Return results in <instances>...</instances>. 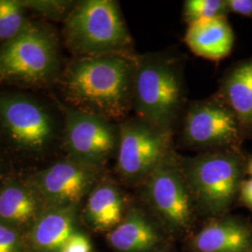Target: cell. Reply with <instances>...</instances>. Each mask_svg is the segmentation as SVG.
<instances>
[{
  "label": "cell",
  "mask_w": 252,
  "mask_h": 252,
  "mask_svg": "<svg viewBox=\"0 0 252 252\" xmlns=\"http://www.w3.org/2000/svg\"><path fill=\"white\" fill-rule=\"evenodd\" d=\"M136 54L76 57L66 66L62 86L71 107L111 122L133 109Z\"/></svg>",
  "instance_id": "obj_1"
},
{
  "label": "cell",
  "mask_w": 252,
  "mask_h": 252,
  "mask_svg": "<svg viewBox=\"0 0 252 252\" xmlns=\"http://www.w3.org/2000/svg\"><path fill=\"white\" fill-rule=\"evenodd\" d=\"M186 100L183 64L162 53L136 54L133 110L135 117L162 130L174 131Z\"/></svg>",
  "instance_id": "obj_2"
},
{
  "label": "cell",
  "mask_w": 252,
  "mask_h": 252,
  "mask_svg": "<svg viewBox=\"0 0 252 252\" xmlns=\"http://www.w3.org/2000/svg\"><path fill=\"white\" fill-rule=\"evenodd\" d=\"M179 158L196 212L212 219L223 216L238 198L247 172L242 152H207Z\"/></svg>",
  "instance_id": "obj_3"
},
{
  "label": "cell",
  "mask_w": 252,
  "mask_h": 252,
  "mask_svg": "<svg viewBox=\"0 0 252 252\" xmlns=\"http://www.w3.org/2000/svg\"><path fill=\"white\" fill-rule=\"evenodd\" d=\"M63 34L76 57L135 54L133 37L114 0L75 3L64 19Z\"/></svg>",
  "instance_id": "obj_4"
},
{
  "label": "cell",
  "mask_w": 252,
  "mask_h": 252,
  "mask_svg": "<svg viewBox=\"0 0 252 252\" xmlns=\"http://www.w3.org/2000/svg\"><path fill=\"white\" fill-rule=\"evenodd\" d=\"M58 64L56 37L41 25L27 22L17 36L0 44V82L43 84Z\"/></svg>",
  "instance_id": "obj_5"
},
{
  "label": "cell",
  "mask_w": 252,
  "mask_h": 252,
  "mask_svg": "<svg viewBox=\"0 0 252 252\" xmlns=\"http://www.w3.org/2000/svg\"><path fill=\"white\" fill-rule=\"evenodd\" d=\"M140 188L145 202L168 232L180 234L189 231L197 212L174 149Z\"/></svg>",
  "instance_id": "obj_6"
},
{
  "label": "cell",
  "mask_w": 252,
  "mask_h": 252,
  "mask_svg": "<svg viewBox=\"0 0 252 252\" xmlns=\"http://www.w3.org/2000/svg\"><path fill=\"white\" fill-rule=\"evenodd\" d=\"M119 130L116 171L126 185L140 187L173 150V132L137 117L124 120Z\"/></svg>",
  "instance_id": "obj_7"
},
{
  "label": "cell",
  "mask_w": 252,
  "mask_h": 252,
  "mask_svg": "<svg viewBox=\"0 0 252 252\" xmlns=\"http://www.w3.org/2000/svg\"><path fill=\"white\" fill-rule=\"evenodd\" d=\"M181 138L188 148L207 153L241 151L246 137L234 111L216 94L189 105Z\"/></svg>",
  "instance_id": "obj_8"
},
{
  "label": "cell",
  "mask_w": 252,
  "mask_h": 252,
  "mask_svg": "<svg viewBox=\"0 0 252 252\" xmlns=\"http://www.w3.org/2000/svg\"><path fill=\"white\" fill-rule=\"evenodd\" d=\"M64 117L63 147L67 158L102 170L116 155L119 126L98 115L61 105Z\"/></svg>",
  "instance_id": "obj_9"
},
{
  "label": "cell",
  "mask_w": 252,
  "mask_h": 252,
  "mask_svg": "<svg viewBox=\"0 0 252 252\" xmlns=\"http://www.w3.org/2000/svg\"><path fill=\"white\" fill-rule=\"evenodd\" d=\"M102 170L66 158L31 176L28 183L46 207L80 206L101 180Z\"/></svg>",
  "instance_id": "obj_10"
},
{
  "label": "cell",
  "mask_w": 252,
  "mask_h": 252,
  "mask_svg": "<svg viewBox=\"0 0 252 252\" xmlns=\"http://www.w3.org/2000/svg\"><path fill=\"white\" fill-rule=\"evenodd\" d=\"M0 122L10 138L29 152L43 150L54 137V125L45 108L35 100L0 94Z\"/></svg>",
  "instance_id": "obj_11"
},
{
  "label": "cell",
  "mask_w": 252,
  "mask_h": 252,
  "mask_svg": "<svg viewBox=\"0 0 252 252\" xmlns=\"http://www.w3.org/2000/svg\"><path fill=\"white\" fill-rule=\"evenodd\" d=\"M79 206L46 207L25 235L27 250L33 252H60L77 232Z\"/></svg>",
  "instance_id": "obj_12"
},
{
  "label": "cell",
  "mask_w": 252,
  "mask_h": 252,
  "mask_svg": "<svg viewBox=\"0 0 252 252\" xmlns=\"http://www.w3.org/2000/svg\"><path fill=\"white\" fill-rule=\"evenodd\" d=\"M46 205L28 182L8 181L0 187V221L26 235Z\"/></svg>",
  "instance_id": "obj_13"
},
{
  "label": "cell",
  "mask_w": 252,
  "mask_h": 252,
  "mask_svg": "<svg viewBox=\"0 0 252 252\" xmlns=\"http://www.w3.org/2000/svg\"><path fill=\"white\" fill-rule=\"evenodd\" d=\"M193 252H252V231L233 218H213L190 240Z\"/></svg>",
  "instance_id": "obj_14"
},
{
  "label": "cell",
  "mask_w": 252,
  "mask_h": 252,
  "mask_svg": "<svg viewBox=\"0 0 252 252\" xmlns=\"http://www.w3.org/2000/svg\"><path fill=\"white\" fill-rule=\"evenodd\" d=\"M109 246L118 252H157L162 250V235L140 207L127 209L121 223L107 235Z\"/></svg>",
  "instance_id": "obj_15"
},
{
  "label": "cell",
  "mask_w": 252,
  "mask_h": 252,
  "mask_svg": "<svg viewBox=\"0 0 252 252\" xmlns=\"http://www.w3.org/2000/svg\"><path fill=\"white\" fill-rule=\"evenodd\" d=\"M126 199L117 184L101 178L87 196L83 217L95 232L109 233L125 218Z\"/></svg>",
  "instance_id": "obj_16"
},
{
  "label": "cell",
  "mask_w": 252,
  "mask_h": 252,
  "mask_svg": "<svg viewBox=\"0 0 252 252\" xmlns=\"http://www.w3.org/2000/svg\"><path fill=\"white\" fill-rule=\"evenodd\" d=\"M184 41L199 57L220 61L231 54L234 33L227 17L207 19L188 25Z\"/></svg>",
  "instance_id": "obj_17"
},
{
  "label": "cell",
  "mask_w": 252,
  "mask_h": 252,
  "mask_svg": "<svg viewBox=\"0 0 252 252\" xmlns=\"http://www.w3.org/2000/svg\"><path fill=\"white\" fill-rule=\"evenodd\" d=\"M218 95L234 111L245 137H252V57L226 72Z\"/></svg>",
  "instance_id": "obj_18"
},
{
  "label": "cell",
  "mask_w": 252,
  "mask_h": 252,
  "mask_svg": "<svg viewBox=\"0 0 252 252\" xmlns=\"http://www.w3.org/2000/svg\"><path fill=\"white\" fill-rule=\"evenodd\" d=\"M22 1L0 0V41L17 36L27 23Z\"/></svg>",
  "instance_id": "obj_19"
},
{
  "label": "cell",
  "mask_w": 252,
  "mask_h": 252,
  "mask_svg": "<svg viewBox=\"0 0 252 252\" xmlns=\"http://www.w3.org/2000/svg\"><path fill=\"white\" fill-rule=\"evenodd\" d=\"M228 14L226 0H186L182 12L187 25L202 20L227 17Z\"/></svg>",
  "instance_id": "obj_20"
},
{
  "label": "cell",
  "mask_w": 252,
  "mask_h": 252,
  "mask_svg": "<svg viewBox=\"0 0 252 252\" xmlns=\"http://www.w3.org/2000/svg\"><path fill=\"white\" fill-rule=\"evenodd\" d=\"M23 6L26 9H31L36 10V12L41 13L46 17L61 20L67 17L73 7L75 6V2L73 1H57V0H44V1H22Z\"/></svg>",
  "instance_id": "obj_21"
},
{
  "label": "cell",
  "mask_w": 252,
  "mask_h": 252,
  "mask_svg": "<svg viewBox=\"0 0 252 252\" xmlns=\"http://www.w3.org/2000/svg\"><path fill=\"white\" fill-rule=\"evenodd\" d=\"M25 235L0 221V252H27Z\"/></svg>",
  "instance_id": "obj_22"
},
{
  "label": "cell",
  "mask_w": 252,
  "mask_h": 252,
  "mask_svg": "<svg viewBox=\"0 0 252 252\" xmlns=\"http://www.w3.org/2000/svg\"><path fill=\"white\" fill-rule=\"evenodd\" d=\"M60 252H92V244L87 235L77 231L67 239Z\"/></svg>",
  "instance_id": "obj_23"
},
{
  "label": "cell",
  "mask_w": 252,
  "mask_h": 252,
  "mask_svg": "<svg viewBox=\"0 0 252 252\" xmlns=\"http://www.w3.org/2000/svg\"><path fill=\"white\" fill-rule=\"evenodd\" d=\"M229 13L252 19V0H226Z\"/></svg>",
  "instance_id": "obj_24"
},
{
  "label": "cell",
  "mask_w": 252,
  "mask_h": 252,
  "mask_svg": "<svg viewBox=\"0 0 252 252\" xmlns=\"http://www.w3.org/2000/svg\"><path fill=\"white\" fill-rule=\"evenodd\" d=\"M238 198L242 202L244 206L252 210V178L242 181Z\"/></svg>",
  "instance_id": "obj_25"
},
{
  "label": "cell",
  "mask_w": 252,
  "mask_h": 252,
  "mask_svg": "<svg viewBox=\"0 0 252 252\" xmlns=\"http://www.w3.org/2000/svg\"><path fill=\"white\" fill-rule=\"evenodd\" d=\"M247 173L250 174L252 177V156L250 160L247 162Z\"/></svg>",
  "instance_id": "obj_26"
},
{
  "label": "cell",
  "mask_w": 252,
  "mask_h": 252,
  "mask_svg": "<svg viewBox=\"0 0 252 252\" xmlns=\"http://www.w3.org/2000/svg\"><path fill=\"white\" fill-rule=\"evenodd\" d=\"M165 252V250H163V249H162V250H161V251H159V252Z\"/></svg>",
  "instance_id": "obj_27"
}]
</instances>
